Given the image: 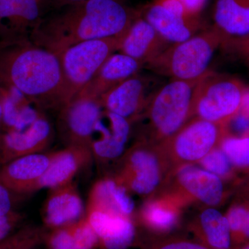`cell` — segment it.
Returning a JSON list of instances; mask_svg holds the SVG:
<instances>
[{"label":"cell","mask_w":249,"mask_h":249,"mask_svg":"<svg viewBox=\"0 0 249 249\" xmlns=\"http://www.w3.org/2000/svg\"><path fill=\"white\" fill-rule=\"evenodd\" d=\"M64 9L44 19L31 37L57 55L85 41L124 37L140 16L124 0H86Z\"/></svg>","instance_id":"obj_1"},{"label":"cell","mask_w":249,"mask_h":249,"mask_svg":"<svg viewBox=\"0 0 249 249\" xmlns=\"http://www.w3.org/2000/svg\"><path fill=\"white\" fill-rule=\"evenodd\" d=\"M0 83L16 88L42 109L59 111L65 103L58 55L33 42L0 54Z\"/></svg>","instance_id":"obj_2"},{"label":"cell","mask_w":249,"mask_h":249,"mask_svg":"<svg viewBox=\"0 0 249 249\" xmlns=\"http://www.w3.org/2000/svg\"><path fill=\"white\" fill-rule=\"evenodd\" d=\"M208 72L196 79L170 80L152 94L145 112L152 134L160 142L193 119L196 95Z\"/></svg>","instance_id":"obj_3"},{"label":"cell","mask_w":249,"mask_h":249,"mask_svg":"<svg viewBox=\"0 0 249 249\" xmlns=\"http://www.w3.org/2000/svg\"><path fill=\"white\" fill-rule=\"evenodd\" d=\"M222 44V36L213 26L188 40L170 45L146 66L171 80L196 79L209 71L213 55Z\"/></svg>","instance_id":"obj_4"},{"label":"cell","mask_w":249,"mask_h":249,"mask_svg":"<svg viewBox=\"0 0 249 249\" xmlns=\"http://www.w3.org/2000/svg\"><path fill=\"white\" fill-rule=\"evenodd\" d=\"M124 37L80 42L58 54L64 82V106L75 97L120 48Z\"/></svg>","instance_id":"obj_5"},{"label":"cell","mask_w":249,"mask_h":249,"mask_svg":"<svg viewBox=\"0 0 249 249\" xmlns=\"http://www.w3.org/2000/svg\"><path fill=\"white\" fill-rule=\"evenodd\" d=\"M246 90L239 80L209 71L196 95L193 118L224 125L240 111Z\"/></svg>","instance_id":"obj_6"},{"label":"cell","mask_w":249,"mask_h":249,"mask_svg":"<svg viewBox=\"0 0 249 249\" xmlns=\"http://www.w3.org/2000/svg\"><path fill=\"white\" fill-rule=\"evenodd\" d=\"M101 100L77 94L59 110L58 129L66 146L89 147L95 124L102 114Z\"/></svg>","instance_id":"obj_7"},{"label":"cell","mask_w":249,"mask_h":249,"mask_svg":"<svg viewBox=\"0 0 249 249\" xmlns=\"http://www.w3.org/2000/svg\"><path fill=\"white\" fill-rule=\"evenodd\" d=\"M225 135L224 124L193 118L161 144L178 160L195 162L215 148Z\"/></svg>","instance_id":"obj_8"},{"label":"cell","mask_w":249,"mask_h":249,"mask_svg":"<svg viewBox=\"0 0 249 249\" xmlns=\"http://www.w3.org/2000/svg\"><path fill=\"white\" fill-rule=\"evenodd\" d=\"M155 155L148 144L137 142L126 152L114 179L136 194H150L161 178L160 161Z\"/></svg>","instance_id":"obj_9"},{"label":"cell","mask_w":249,"mask_h":249,"mask_svg":"<svg viewBox=\"0 0 249 249\" xmlns=\"http://www.w3.org/2000/svg\"><path fill=\"white\" fill-rule=\"evenodd\" d=\"M53 128L44 114L21 130L5 131L0 134V165L24 157L42 153L53 139Z\"/></svg>","instance_id":"obj_10"},{"label":"cell","mask_w":249,"mask_h":249,"mask_svg":"<svg viewBox=\"0 0 249 249\" xmlns=\"http://www.w3.org/2000/svg\"><path fill=\"white\" fill-rule=\"evenodd\" d=\"M130 124L124 118L103 109L90 140L93 160L105 164L120 157L128 140Z\"/></svg>","instance_id":"obj_11"},{"label":"cell","mask_w":249,"mask_h":249,"mask_svg":"<svg viewBox=\"0 0 249 249\" xmlns=\"http://www.w3.org/2000/svg\"><path fill=\"white\" fill-rule=\"evenodd\" d=\"M85 217L103 249H126L133 244L135 227L129 217L91 205H87Z\"/></svg>","instance_id":"obj_12"},{"label":"cell","mask_w":249,"mask_h":249,"mask_svg":"<svg viewBox=\"0 0 249 249\" xmlns=\"http://www.w3.org/2000/svg\"><path fill=\"white\" fill-rule=\"evenodd\" d=\"M47 0H0V32L6 37H30L43 22Z\"/></svg>","instance_id":"obj_13"},{"label":"cell","mask_w":249,"mask_h":249,"mask_svg":"<svg viewBox=\"0 0 249 249\" xmlns=\"http://www.w3.org/2000/svg\"><path fill=\"white\" fill-rule=\"evenodd\" d=\"M149 85L139 73L131 77L100 97L103 109L132 122L145 110L154 93L150 95Z\"/></svg>","instance_id":"obj_14"},{"label":"cell","mask_w":249,"mask_h":249,"mask_svg":"<svg viewBox=\"0 0 249 249\" xmlns=\"http://www.w3.org/2000/svg\"><path fill=\"white\" fill-rule=\"evenodd\" d=\"M44 227L48 230L70 225L85 215L83 199L76 183L49 189L42 211Z\"/></svg>","instance_id":"obj_15"},{"label":"cell","mask_w":249,"mask_h":249,"mask_svg":"<svg viewBox=\"0 0 249 249\" xmlns=\"http://www.w3.org/2000/svg\"><path fill=\"white\" fill-rule=\"evenodd\" d=\"M52 152L24 156L0 165V183L11 193L29 194L48 168Z\"/></svg>","instance_id":"obj_16"},{"label":"cell","mask_w":249,"mask_h":249,"mask_svg":"<svg viewBox=\"0 0 249 249\" xmlns=\"http://www.w3.org/2000/svg\"><path fill=\"white\" fill-rule=\"evenodd\" d=\"M93 160L89 147L70 145L52 152L50 163L36 186V191L42 188H56L73 181L77 174Z\"/></svg>","instance_id":"obj_17"},{"label":"cell","mask_w":249,"mask_h":249,"mask_svg":"<svg viewBox=\"0 0 249 249\" xmlns=\"http://www.w3.org/2000/svg\"><path fill=\"white\" fill-rule=\"evenodd\" d=\"M170 45L144 18L139 16L124 35L119 51L146 66Z\"/></svg>","instance_id":"obj_18"},{"label":"cell","mask_w":249,"mask_h":249,"mask_svg":"<svg viewBox=\"0 0 249 249\" xmlns=\"http://www.w3.org/2000/svg\"><path fill=\"white\" fill-rule=\"evenodd\" d=\"M142 17L170 45L191 38L200 28L199 18L177 14L155 0L147 6Z\"/></svg>","instance_id":"obj_19"},{"label":"cell","mask_w":249,"mask_h":249,"mask_svg":"<svg viewBox=\"0 0 249 249\" xmlns=\"http://www.w3.org/2000/svg\"><path fill=\"white\" fill-rule=\"evenodd\" d=\"M142 64L122 53H114L78 94L100 98L131 77L138 74Z\"/></svg>","instance_id":"obj_20"},{"label":"cell","mask_w":249,"mask_h":249,"mask_svg":"<svg viewBox=\"0 0 249 249\" xmlns=\"http://www.w3.org/2000/svg\"><path fill=\"white\" fill-rule=\"evenodd\" d=\"M214 24L222 37L249 42V0H216L213 8Z\"/></svg>","instance_id":"obj_21"},{"label":"cell","mask_w":249,"mask_h":249,"mask_svg":"<svg viewBox=\"0 0 249 249\" xmlns=\"http://www.w3.org/2000/svg\"><path fill=\"white\" fill-rule=\"evenodd\" d=\"M178 184L193 197L209 206H217L224 195L219 177L197 167L186 165L178 170Z\"/></svg>","instance_id":"obj_22"},{"label":"cell","mask_w":249,"mask_h":249,"mask_svg":"<svg viewBox=\"0 0 249 249\" xmlns=\"http://www.w3.org/2000/svg\"><path fill=\"white\" fill-rule=\"evenodd\" d=\"M1 84L3 88L2 132L26 128L44 114L39 106L20 91Z\"/></svg>","instance_id":"obj_23"},{"label":"cell","mask_w":249,"mask_h":249,"mask_svg":"<svg viewBox=\"0 0 249 249\" xmlns=\"http://www.w3.org/2000/svg\"><path fill=\"white\" fill-rule=\"evenodd\" d=\"M87 205L98 206L127 217L134 210V201L127 190L114 178H103L93 184Z\"/></svg>","instance_id":"obj_24"},{"label":"cell","mask_w":249,"mask_h":249,"mask_svg":"<svg viewBox=\"0 0 249 249\" xmlns=\"http://www.w3.org/2000/svg\"><path fill=\"white\" fill-rule=\"evenodd\" d=\"M195 233L203 245L212 249H230L232 236L227 217L212 208L201 213Z\"/></svg>","instance_id":"obj_25"},{"label":"cell","mask_w":249,"mask_h":249,"mask_svg":"<svg viewBox=\"0 0 249 249\" xmlns=\"http://www.w3.org/2000/svg\"><path fill=\"white\" fill-rule=\"evenodd\" d=\"M142 219L150 229L159 232L171 230L178 223V211L160 201L149 203L142 210Z\"/></svg>","instance_id":"obj_26"},{"label":"cell","mask_w":249,"mask_h":249,"mask_svg":"<svg viewBox=\"0 0 249 249\" xmlns=\"http://www.w3.org/2000/svg\"><path fill=\"white\" fill-rule=\"evenodd\" d=\"M220 142L221 150L227 155L232 165L249 166V136H224Z\"/></svg>","instance_id":"obj_27"},{"label":"cell","mask_w":249,"mask_h":249,"mask_svg":"<svg viewBox=\"0 0 249 249\" xmlns=\"http://www.w3.org/2000/svg\"><path fill=\"white\" fill-rule=\"evenodd\" d=\"M40 239L41 231L37 226H26L1 241L0 249H17L24 246L36 243Z\"/></svg>","instance_id":"obj_28"},{"label":"cell","mask_w":249,"mask_h":249,"mask_svg":"<svg viewBox=\"0 0 249 249\" xmlns=\"http://www.w3.org/2000/svg\"><path fill=\"white\" fill-rule=\"evenodd\" d=\"M75 249H94L98 247V236L88 222L86 217L72 224Z\"/></svg>","instance_id":"obj_29"},{"label":"cell","mask_w":249,"mask_h":249,"mask_svg":"<svg viewBox=\"0 0 249 249\" xmlns=\"http://www.w3.org/2000/svg\"><path fill=\"white\" fill-rule=\"evenodd\" d=\"M205 170L218 177H226L231 171L232 163L221 149L214 148L201 159Z\"/></svg>","instance_id":"obj_30"},{"label":"cell","mask_w":249,"mask_h":249,"mask_svg":"<svg viewBox=\"0 0 249 249\" xmlns=\"http://www.w3.org/2000/svg\"><path fill=\"white\" fill-rule=\"evenodd\" d=\"M73 224L48 230L45 238L46 249H75Z\"/></svg>","instance_id":"obj_31"},{"label":"cell","mask_w":249,"mask_h":249,"mask_svg":"<svg viewBox=\"0 0 249 249\" xmlns=\"http://www.w3.org/2000/svg\"><path fill=\"white\" fill-rule=\"evenodd\" d=\"M24 218V214L14 210L0 216V242L16 232Z\"/></svg>","instance_id":"obj_32"},{"label":"cell","mask_w":249,"mask_h":249,"mask_svg":"<svg viewBox=\"0 0 249 249\" xmlns=\"http://www.w3.org/2000/svg\"><path fill=\"white\" fill-rule=\"evenodd\" d=\"M145 249H212L199 242L178 239H167L152 242Z\"/></svg>","instance_id":"obj_33"},{"label":"cell","mask_w":249,"mask_h":249,"mask_svg":"<svg viewBox=\"0 0 249 249\" xmlns=\"http://www.w3.org/2000/svg\"><path fill=\"white\" fill-rule=\"evenodd\" d=\"M247 211L248 209L245 206L236 205L232 206L228 213L227 218L231 232L232 239L240 240L241 231Z\"/></svg>","instance_id":"obj_34"},{"label":"cell","mask_w":249,"mask_h":249,"mask_svg":"<svg viewBox=\"0 0 249 249\" xmlns=\"http://www.w3.org/2000/svg\"><path fill=\"white\" fill-rule=\"evenodd\" d=\"M230 124L232 130L238 134L237 137L249 136V116L247 114L239 111V112L225 124Z\"/></svg>","instance_id":"obj_35"},{"label":"cell","mask_w":249,"mask_h":249,"mask_svg":"<svg viewBox=\"0 0 249 249\" xmlns=\"http://www.w3.org/2000/svg\"><path fill=\"white\" fill-rule=\"evenodd\" d=\"M12 193L0 183V216L13 211Z\"/></svg>","instance_id":"obj_36"},{"label":"cell","mask_w":249,"mask_h":249,"mask_svg":"<svg viewBox=\"0 0 249 249\" xmlns=\"http://www.w3.org/2000/svg\"><path fill=\"white\" fill-rule=\"evenodd\" d=\"M188 12L195 17L199 18L206 0H180Z\"/></svg>","instance_id":"obj_37"},{"label":"cell","mask_w":249,"mask_h":249,"mask_svg":"<svg viewBox=\"0 0 249 249\" xmlns=\"http://www.w3.org/2000/svg\"><path fill=\"white\" fill-rule=\"evenodd\" d=\"M86 0H47L48 6H53V7L65 8L83 2Z\"/></svg>","instance_id":"obj_38"},{"label":"cell","mask_w":249,"mask_h":249,"mask_svg":"<svg viewBox=\"0 0 249 249\" xmlns=\"http://www.w3.org/2000/svg\"><path fill=\"white\" fill-rule=\"evenodd\" d=\"M242 239H249V209L247 211L241 231L240 240Z\"/></svg>","instance_id":"obj_39"},{"label":"cell","mask_w":249,"mask_h":249,"mask_svg":"<svg viewBox=\"0 0 249 249\" xmlns=\"http://www.w3.org/2000/svg\"><path fill=\"white\" fill-rule=\"evenodd\" d=\"M240 111L249 116V90L248 89L246 90L242 98Z\"/></svg>","instance_id":"obj_40"},{"label":"cell","mask_w":249,"mask_h":249,"mask_svg":"<svg viewBox=\"0 0 249 249\" xmlns=\"http://www.w3.org/2000/svg\"><path fill=\"white\" fill-rule=\"evenodd\" d=\"M3 124V88L0 83V134L2 132Z\"/></svg>","instance_id":"obj_41"},{"label":"cell","mask_w":249,"mask_h":249,"mask_svg":"<svg viewBox=\"0 0 249 249\" xmlns=\"http://www.w3.org/2000/svg\"><path fill=\"white\" fill-rule=\"evenodd\" d=\"M45 246V242L31 244V245L24 246L17 249H42V247Z\"/></svg>","instance_id":"obj_42"},{"label":"cell","mask_w":249,"mask_h":249,"mask_svg":"<svg viewBox=\"0 0 249 249\" xmlns=\"http://www.w3.org/2000/svg\"><path fill=\"white\" fill-rule=\"evenodd\" d=\"M242 249H249V245L245 246V247H244Z\"/></svg>","instance_id":"obj_43"},{"label":"cell","mask_w":249,"mask_h":249,"mask_svg":"<svg viewBox=\"0 0 249 249\" xmlns=\"http://www.w3.org/2000/svg\"></svg>","instance_id":"obj_44"}]
</instances>
